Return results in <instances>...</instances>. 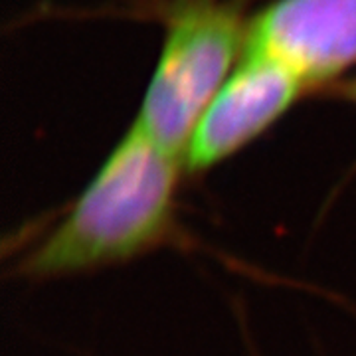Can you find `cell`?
<instances>
[{
	"label": "cell",
	"instance_id": "3",
	"mask_svg": "<svg viewBox=\"0 0 356 356\" xmlns=\"http://www.w3.org/2000/svg\"><path fill=\"white\" fill-rule=\"evenodd\" d=\"M245 54L283 65L307 91L356 67V0H271L250 16Z\"/></svg>",
	"mask_w": 356,
	"mask_h": 356
},
{
	"label": "cell",
	"instance_id": "4",
	"mask_svg": "<svg viewBox=\"0 0 356 356\" xmlns=\"http://www.w3.org/2000/svg\"><path fill=\"white\" fill-rule=\"evenodd\" d=\"M305 93L283 65L245 54L194 127L184 151L186 172H206L243 151Z\"/></svg>",
	"mask_w": 356,
	"mask_h": 356
},
{
	"label": "cell",
	"instance_id": "2",
	"mask_svg": "<svg viewBox=\"0 0 356 356\" xmlns=\"http://www.w3.org/2000/svg\"><path fill=\"white\" fill-rule=\"evenodd\" d=\"M248 26L238 0H172L135 123L184 159L206 107L245 56Z\"/></svg>",
	"mask_w": 356,
	"mask_h": 356
},
{
	"label": "cell",
	"instance_id": "5",
	"mask_svg": "<svg viewBox=\"0 0 356 356\" xmlns=\"http://www.w3.org/2000/svg\"><path fill=\"white\" fill-rule=\"evenodd\" d=\"M331 95H337L339 99H344L348 103H355L356 105V76L344 77L343 81L334 83L332 88L327 89Z\"/></svg>",
	"mask_w": 356,
	"mask_h": 356
},
{
	"label": "cell",
	"instance_id": "1",
	"mask_svg": "<svg viewBox=\"0 0 356 356\" xmlns=\"http://www.w3.org/2000/svg\"><path fill=\"white\" fill-rule=\"evenodd\" d=\"M184 159L135 121L65 214L18 261L28 280H56L125 264L177 240Z\"/></svg>",
	"mask_w": 356,
	"mask_h": 356
}]
</instances>
